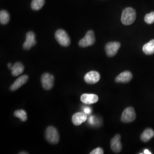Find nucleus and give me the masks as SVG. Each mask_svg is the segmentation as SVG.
<instances>
[{
    "label": "nucleus",
    "mask_w": 154,
    "mask_h": 154,
    "mask_svg": "<svg viewBox=\"0 0 154 154\" xmlns=\"http://www.w3.org/2000/svg\"><path fill=\"white\" fill-rule=\"evenodd\" d=\"M144 21L147 24H152L154 22V11L148 13L144 17Z\"/></svg>",
    "instance_id": "nucleus-21"
},
{
    "label": "nucleus",
    "mask_w": 154,
    "mask_h": 154,
    "mask_svg": "<svg viewBox=\"0 0 154 154\" xmlns=\"http://www.w3.org/2000/svg\"><path fill=\"white\" fill-rule=\"evenodd\" d=\"M20 154H28V152H24V151H23V152H20L19 153Z\"/></svg>",
    "instance_id": "nucleus-26"
},
{
    "label": "nucleus",
    "mask_w": 154,
    "mask_h": 154,
    "mask_svg": "<svg viewBox=\"0 0 154 154\" xmlns=\"http://www.w3.org/2000/svg\"><path fill=\"white\" fill-rule=\"evenodd\" d=\"M136 19V11L132 8H127L122 14L121 22L125 25H130Z\"/></svg>",
    "instance_id": "nucleus-1"
},
{
    "label": "nucleus",
    "mask_w": 154,
    "mask_h": 154,
    "mask_svg": "<svg viewBox=\"0 0 154 154\" xmlns=\"http://www.w3.org/2000/svg\"><path fill=\"white\" fill-rule=\"evenodd\" d=\"M132 79V73L128 71L122 72L116 78V82L117 83H127L130 82Z\"/></svg>",
    "instance_id": "nucleus-14"
},
{
    "label": "nucleus",
    "mask_w": 154,
    "mask_h": 154,
    "mask_svg": "<svg viewBox=\"0 0 154 154\" xmlns=\"http://www.w3.org/2000/svg\"><path fill=\"white\" fill-rule=\"evenodd\" d=\"M45 138L49 143L56 144L60 141V135L54 127H48L45 131Z\"/></svg>",
    "instance_id": "nucleus-2"
},
{
    "label": "nucleus",
    "mask_w": 154,
    "mask_h": 154,
    "mask_svg": "<svg viewBox=\"0 0 154 154\" xmlns=\"http://www.w3.org/2000/svg\"><path fill=\"white\" fill-rule=\"evenodd\" d=\"M55 38L57 42L64 47H67L70 44V39L66 32L62 29H59L55 32Z\"/></svg>",
    "instance_id": "nucleus-3"
},
{
    "label": "nucleus",
    "mask_w": 154,
    "mask_h": 154,
    "mask_svg": "<svg viewBox=\"0 0 154 154\" xmlns=\"http://www.w3.org/2000/svg\"><path fill=\"white\" fill-rule=\"evenodd\" d=\"M83 111H84V112L85 114H90L91 112V109L90 107H85L83 109Z\"/></svg>",
    "instance_id": "nucleus-23"
},
{
    "label": "nucleus",
    "mask_w": 154,
    "mask_h": 154,
    "mask_svg": "<svg viewBox=\"0 0 154 154\" xmlns=\"http://www.w3.org/2000/svg\"><path fill=\"white\" fill-rule=\"evenodd\" d=\"M54 77L49 73H45L41 77V83L43 88L50 90L54 86Z\"/></svg>",
    "instance_id": "nucleus-6"
},
{
    "label": "nucleus",
    "mask_w": 154,
    "mask_h": 154,
    "mask_svg": "<svg viewBox=\"0 0 154 154\" xmlns=\"http://www.w3.org/2000/svg\"><path fill=\"white\" fill-rule=\"evenodd\" d=\"M95 42V35L93 30H89L85 36L79 42V46L81 48H86L94 44Z\"/></svg>",
    "instance_id": "nucleus-4"
},
{
    "label": "nucleus",
    "mask_w": 154,
    "mask_h": 154,
    "mask_svg": "<svg viewBox=\"0 0 154 154\" xmlns=\"http://www.w3.org/2000/svg\"><path fill=\"white\" fill-rule=\"evenodd\" d=\"M28 79H29V77L27 75H23L19 77L11 86L10 90L12 91L18 90V88H20L23 85H25L28 82Z\"/></svg>",
    "instance_id": "nucleus-12"
},
{
    "label": "nucleus",
    "mask_w": 154,
    "mask_h": 154,
    "mask_svg": "<svg viewBox=\"0 0 154 154\" xmlns=\"http://www.w3.org/2000/svg\"><path fill=\"white\" fill-rule=\"evenodd\" d=\"M100 78V75L98 72L91 71L85 74L84 80L88 84H95L98 82Z\"/></svg>",
    "instance_id": "nucleus-10"
},
{
    "label": "nucleus",
    "mask_w": 154,
    "mask_h": 154,
    "mask_svg": "<svg viewBox=\"0 0 154 154\" xmlns=\"http://www.w3.org/2000/svg\"><path fill=\"white\" fill-rule=\"evenodd\" d=\"M121 139V135L119 134H116L111 140V149L116 154L119 153L122 149Z\"/></svg>",
    "instance_id": "nucleus-8"
},
{
    "label": "nucleus",
    "mask_w": 154,
    "mask_h": 154,
    "mask_svg": "<svg viewBox=\"0 0 154 154\" xmlns=\"http://www.w3.org/2000/svg\"><path fill=\"white\" fill-rule=\"evenodd\" d=\"M154 137V131L151 128H147L140 135L141 140L144 142H148Z\"/></svg>",
    "instance_id": "nucleus-16"
},
{
    "label": "nucleus",
    "mask_w": 154,
    "mask_h": 154,
    "mask_svg": "<svg viewBox=\"0 0 154 154\" xmlns=\"http://www.w3.org/2000/svg\"><path fill=\"white\" fill-rule=\"evenodd\" d=\"M14 116L18 118L22 122L26 121L28 119L26 112L23 110H16L14 113Z\"/></svg>",
    "instance_id": "nucleus-20"
},
{
    "label": "nucleus",
    "mask_w": 154,
    "mask_h": 154,
    "mask_svg": "<svg viewBox=\"0 0 154 154\" xmlns=\"http://www.w3.org/2000/svg\"><path fill=\"white\" fill-rule=\"evenodd\" d=\"M10 20V16L8 11H1L0 12V22L2 25L7 24Z\"/></svg>",
    "instance_id": "nucleus-19"
},
{
    "label": "nucleus",
    "mask_w": 154,
    "mask_h": 154,
    "mask_svg": "<svg viewBox=\"0 0 154 154\" xmlns=\"http://www.w3.org/2000/svg\"><path fill=\"white\" fill-rule=\"evenodd\" d=\"M36 45L35 35L33 32H29L26 35V40L23 45V48L25 50H30Z\"/></svg>",
    "instance_id": "nucleus-9"
},
{
    "label": "nucleus",
    "mask_w": 154,
    "mask_h": 154,
    "mask_svg": "<svg viewBox=\"0 0 154 154\" xmlns=\"http://www.w3.org/2000/svg\"><path fill=\"white\" fill-rule=\"evenodd\" d=\"M8 68L9 69H11V67H12V66H11V63H8Z\"/></svg>",
    "instance_id": "nucleus-25"
},
{
    "label": "nucleus",
    "mask_w": 154,
    "mask_h": 154,
    "mask_svg": "<svg viewBox=\"0 0 154 154\" xmlns=\"http://www.w3.org/2000/svg\"><path fill=\"white\" fill-rule=\"evenodd\" d=\"M25 67L23 65L21 62H16L11 67V74L14 77H16L20 74H21L24 72Z\"/></svg>",
    "instance_id": "nucleus-15"
},
{
    "label": "nucleus",
    "mask_w": 154,
    "mask_h": 154,
    "mask_svg": "<svg viewBox=\"0 0 154 154\" xmlns=\"http://www.w3.org/2000/svg\"><path fill=\"white\" fill-rule=\"evenodd\" d=\"M45 4V0H32L31 8L34 11L40 10Z\"/></svg>",
    "instance_id": "nucleus-18"
},
{
    "label": "nucleus",
    "mask_w": 154,
    "mask_h": 154,
    "mask_svg": "<svg viewBox=\"0 0 154 154\" xmlns=\"http://www.w3.org/2000/svg\"><path fill=\"white\" fill-rule=\"evenodd\" d=\"M143 53L146 55H152L154 54V39L151 40L143 46Z\"/></svg>",
    "instance_id": "nucleus-17"
},
{
    "label": "nucleus",
    "mask_w": 154,
    "mask_h": 154,
    "mask_svg": "<svg viewBox=\"0 0 154 154\" xmlns=\"http://www.w3.org/2000/svg\"><path fill=\"white\" fill-rule=\"evenodd\" d=\"M121 47V44L118 42H110L107 43L105 46V51L107 55L112 57L117 54Z\"/></svg>",
    "instance_id": "nucleus-7"
},
{
    "label": "nucleus",
    "mask_w": 154,
    "mask_h": 154,
    "mask_svg": "<svg viewBox=\"0 0 154 154\" xmlns=\"http://www.w3.org/2000/svg\"><path fill=\"white\" fill-rule=\"evenodd\" d=\"M99 100L98 95L94 94H83L81 97V100L86 105H92Z\"/></svg>",
    "instance_id": "nucleus-11"
},
{
    "label": "nucleus",
    "mask_w": 154,
    "mask_h": 154,
    "mask_svg": "<svg viewBox=\"0 0 154 154\" xmlns=\"http://www.w3.org/2000/svg\"><path fill=\"white\" fill-rule=\"evenodd\" d=\"M136 118L135 110L132 107H128L123 111L121 116V121L123 123H131Z\"/></svg>",
    "instance_id": "nucleus-5"
},
{
    "label": "nucleus",
    "mask_w": 154,
    "mask_h": 154,
    "mask_svg": "<svg viewBox=\"0 0 154 154\" xmlns=\"http://www.w3.org/2000/svg\"><path fill=\"white\" fill-rule=\"evenodd\" d=\"M88 116L86 114L81 112L74 114L72 117V122L75 126H79L87 120Z\"/></svg>",
    "instance_id": "nucleus-13"
},
{
    "label": "nucleus",
    "mask_w": 154,
    "mask_h": 154,
    "mask_svg": "<svg viewBox=\"0 0 154 154\" xmlns=\"http://www.w3.org/2000/svg\"><path fill=\"white\" fill-rule=\"evenodd\" d=\"M144 154H151V152L148 150V149H145L144 151V152H143Z\"/></svg>",
    "instance_id": "nucleus-24"
},
{
    "label": "nucleus",
    "mask_w": 154,
    "mask_h": 154,
    "mask_svg": "<svg viewBox=\"0 0 154 154\" xmlns=\"http://www.w3.org/2000/svg\"><path fill=\"white\" fill-rule=\"evenodd\" d=\"M90 154H103L104 151L103 149L100 147H97L93 150L90 153Z\"/></svg>",
    "instance_id": "nucleus-22"
}]
</instances>
